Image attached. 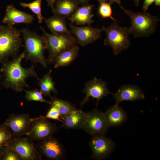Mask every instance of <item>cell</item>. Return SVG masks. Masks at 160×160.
I'll use <instances>...</instances> for the list:
<instances>
[{
	"label": "cell",
	"instance_id": "obj_28",
	"mask_svg": "<svg viewBox=\"0 0 160 160\" xmlns=\"http://www.w3.org/2000/svg\"><path fill=\"white\" fill-rule=\"evenodd\" d=\"M111 4L108 2L100 3L98 13L103 18H110L113 21H116V20L112 16V10Z\"/></svg>",
	"mask_w": 160,
	"mask_h": 160
},
{
	"label": "cell",
	"instance_id": "obj_12",
	"mask_svg": "<svg viewBox=\"0 0 160 160\" xmlns=\"http://www.w3.org/2000/svg\"><path fill=\"white\" fill-rule=\"evenodd\" d=\"M33 118L28 114H10L1 126H5L11 131L14 137L26 135Z\"/></svg>",
	"mask_w": 160,
	"mask_h": 160
},
{
	"label": "cell",
	"instance_id": "obj_38",
	"mask_svg": "<svg viewBox=\"0 0 160 160\" xmlns=\"http://www.w3.org/2000/svg\"><path fill=\"white\" fill-rule=\"evenodd\" d=\"M154 2L156 6H160V0H154Z\"/></svg>",
	"mask_w": 160,
	"mask_h": 160
},
{
	"label": "cell",
	"instance_id": "obj_40",
	"mask_svg": "<svg viewBox=\"0 0 160 160\" xmlns=\"http://www.w3.org/2000/svg\"></svg>",
	"mask_w": 160,
	"mask_h": 160
},
{
	"label": "cell",
	"instance_id": "obj_2",
	"mask_svg": "<svg viewBox=\"0 0 160 160\" xmlns=\"http://www.w3.org/2000/svg\"><path fill=\"white\" fill-rule=\"evenodd\" d=\"M20 30L24 40L25 61L30 60L35 64L40 63L46 68L48 63L44 52L47 48V45L45 38L27 28L23 27Z\"/></svg>",
	"mask_w": 160,
	"mask_h": 160
},
{
	"label": "cell",
	"instance_id": "obj_23",
	"mask_svg": "<svg viewBox=\"0 0 160 160\" xmlns=\"http://www.w3.org/2000/svg\"><path fill=\"white\" fill-rule=\"evenodd\" d=\"M52 72V70L50 69L41 79H40L39 77L37 78L39 80L38 85L40 91L43 95L45 96H48L51 99L52 98L50 95L51 92L55 93H57L55 83L51 76Z\"/></svg>",
	"mask_w": 160,
	"mask_h": 160
},
{
	"label": "cell",
	"instance_id": "obj_9",
	"mask_svg": "<svg viewBox=\"0 0 160 160\" xmlns=\"http://www.w3.org/2000/svg\"><path fill=\"white\" fill-rule=\"evenodd\" d=\"M59 128L43 116L33 119L26 135L32 140H42L55 133Z\"/></svg>",
	"mask_w": 160,
	"mask_h": 160
},
{
	"label": "cell",
	"instance_id": "obj_31",
	"mask_svg": "<svg viewBox=\"0 0 160 160\" xmlns=\"http://www.w3.org/2000/svg\"><path fill=\"white\" fill-rule=\"evenodd\" d=\"M154 1V0H144L142 7L143 11L146 12L149 7Z\"/></svg>",
	"mask_w": 160,
	"mask_h": 160
},
{
	"label": "cell",
	"instance_id": "obj_15",
	"mask_svg": "<svg viewBox=\"0 0 160 160\" xmlns=\"http://www.w3.org/2000/svg\"><path fill=\"white\" fill-rule=\"evenodd\" d=\"M113 95L116 101V104L117 105L123 101H133L144 99L145 97L142 90L135 85H122Z\"/></svg>",
	"mask_w": 160,
	"mask_h": 160
},
{
	"label": "cell",
	"instance_id": "obj_30",
	"mask_svg": "<svg viewBox=\"0 0 160 160\" xmlns=\"http://www.w3.org/2000/svg\"><path fill=\"white\" fill-rule=\"evenodd\" d=\"M45 119L57 120L61 122L62 121L60 118V114L57 109L54 106H51V107L47 112L46 116H43Z\"/></svg>",
	"mask_w": 160,
	"mask_h": 160
},
{
	"label": "cell",
	"instance_id": "obj_21",
	"mask_svg": "<svg viewBox=\"0 0 160 160\" xmlns=\"http://www.w3.org/2000/svg\"><path fill=\"white\" fill-rule=\"evenodd\" d=\"M79 50V47L75 45L61 52L55 59L54 63V68H56L69 65L78 56Z\"/></svg>",
	"mask_w": 160,
	"mask_h": 160
},
{
	"label": "cell",
	"instance_id": "obj_26",
	"mask_svg": "<svg viewBox=\"0 0 160 160\" xmlns=\"http://www.w3.org/2000/svg\"><path fill=\"white\" fill-rule=\"evenodd\" d=\"M13 138L12 132L8 127L0 125V149L7 147Z\"/></svg>",
	"mask_w": 160,
	"mask_h": 160
},
{
	"label": "cell",
	"instance_id": "obj_4",
	"mask_svg": "<svg viewBox=\"0 0 160 160\" xmlns=\"http://www.w3.org/2000/svg\"><path fill=\"white\" fill-rule=\"evenodd\" d=\"M21 34L14 26L0 25V63L17 55L22 46Z\"/></svg>",
	"mask_w": 160,
	"mask_h": 160
},
{
	"label": "cell",
	"instance_id": "obj_6",
	"mask_svg": "<svg viewBox=\"0 0 160 160\" xmlns=\"http://www.w3.org/2000/svg\"><path fill=\"white\" fill-rule=\"evenodd\" d=\"M40 27L43 33L42 36L47 43L49 52L47 59L48 64H54L55 58L59 54L77 44L76 37L71 33L50 34L44 28Z\"/></svg>",
	"mask_w": 160,
	"mask_h": 160
},
{
	"label": "cell",
	"instance_id": "obj_7",
	"mask_svg": "<svg viewBox=\"0 0 160 160\" xmlns=\"http://www.w3.org/2000/svg\"><path fill=\"white\" fill-rule=\"evenodd\" d=\"M7 147L16 152L21 160L42 159L36 145L29 138L14 137Z\"/></svg>",
	"mask_w": 160,
	"mask_h": 160
},
{
	"label": "cell",
	"instance_id": "obj_27",
	"mask_svg": "<svg viewBox=\"0 0 160 160\" xmlns=\"http://www.w3.org/2000/svg\"><path fill=\"white\" fill-rule=\"evenodd\" d=\"M24 91L25 92V99L28 101H38L50 105L51 104V101H48L44 99L42 92L37 89L31 90H25V89Z\"/></svg>",
	"mask_w": 160,
	"mask_h": 160
},
{
	"label": "cell",
	"instance_id": "obj_11",
	"mask_svg": "<svg viewBox=\"0 0 160 160\" xmlns=\"http://www.w3.org/2000/svg\"><path fill=\"white\" fill-rule=\"evenodd\" d=\"M88 113V118L82 129L92 136L105 135L109 127L103 113L95 109Z\"/></svg>",
	"mask_w": 160,
	"mask_h": 160
},
{
	"label": "cell",
	"instance_id": "obj_37",
	"mask_svg": "<svg viewBox=\"0 0 160 160\" xmlns=\"http://www.w3.org/2000/svg\"><path fill=\"white\" fill-rule=\"evenodd\" d=\"M135 5L137 6H138L140 3L141 0H133Z\"/></svg>",
	"mask_w": 160,
	"mask_h": 160
},
{
	"label": "cell",
	"instance_id": "obj_24",
	"mask_svg": "<svg viewBox=\"0 0 160 160\" xmlns=\"http://www.w3.org/2000/svg\"><path fill=\"white\" fill-rule=\"evenodd\" d=\"M51 99V106H54L57 109L61 119L72 111L76 109L75 106L68 101L52 97Z\"/></svg>",
	"mask_w": 160,
	"mask_h": 160
},
{
	"label": "cell",
	"instance_id": "obj_8",
	"mask_svg": "<svg viewBox=\"0 0 160 160\" xmlns=\"http://www.w3.org/2000/svg\"><path fill=\"white\" fill-rule=\"evenodd\" d=\"M41 156L51 160H63L66 157V151L61 143L52 135L38 141L36 145Z\"/></svg>",
	"mask_w": 160,
	"mask_h": 160
},
{
	"label": "cell",
	"instance_id": "obj_20",
	"mask_svg": "<svg viewBox=\"0 0 160 160\" xmlns=\"http://www.w3.org/2000/svg\"><path fill=\"white\" fill-rule=\"evenodd\" d=\"M52 10L54 15L65 18L70 17L79 7L76 0H57Z\"/></svg>",
	"mask_w": 160,
	"mask_h": 160
},
{
	"label": "cell",
	"instance_id": "obj_14",
	"mask_svg": "<svg viewBox=\"0 0 160 160\" xmlns=\"http://www.w3.org/2000/svg\"><path fill=\"white\" fill-rule=\"evenodd\" d=\"M83 91L86 96L80 103L81 107L89 101L90 97L97 100V105L100 100L107 97L108 94H113L109 91L106 82L96 78L86 83Z\"/></svg>",
	"mask_w": 160,
	"mask_h": 160
},
{
	"label": "cell",
	"instance_id": "obj_13",
	"mask_svg": "<svg viewBox=\"0 0 160 160\" xmlns=\"http://www.w3.org/2000/svg\"><path fill=\"white\" fill-rule=\"evenodd\" d=\"M71 33L76 37L77 44L81 47H84L92 44L100 38L102 28H93L90 25L77 26L72 23H69Z\"/></svg>",
	"mask_w": 160,
	"mask_h": 160
},
{
	"label": "cell",
	"instance_id": "obj_16",
	"mask_svg": "<svg viewBox=\"0 0 160 160\" xmlns=\"http://www.w3.org/2000/svg\"><path fill=\"white\" fill-rule=\"evenodd\" d=\"M34 20L33 15L20 10L11 4L6 7L2 22L7 25L13 26L19 23L32 24Z\"/></svg>",
	"mask_w": 160,
	"mask_h": 160
},
{
	"label": "cell",
	"instance_id": "obj_34",
	"mask_svg": "<svg viewBox=\"0 0 160 160\" xmlns=\"http://www.w3.org/2000/svg\"><path fill=\"white\" fill-rule=\"evenodd\" d=\"M89 0H76L78 4H81L85 5L87 4Z\"/></svg>",
	"mask_w": 160,
	"mask_h": 160
},
{
	"label": "cell",
	"instance_id": "obj_39",
	"mask_svg": "<svg viewBox=\"0 0 160 160\" xmlns=\"http://www.w3.org/2000/svg\"><path fill=\"white\" fill-rule=\"evenodd\" d=\"M97 1L100 3L103 2H107L108 0H97Z\"/></svg>",
	"mask_w": 160,
	"mask_h": 160
},
{
	"label": "cell",
	"instance_id": "obj_36",
	"mask_svg": "<svg viewBox=\"0 0 160 160\" xmlns=\"http://www.w3.org/2000/svg\"><path fill=\"white\" fill-rule=\"evenodd\" d=\"M3 76L2 74H1V73L0 72V91L1 89V85H2V80L3 79Z\"/></svg>",
	"mask_w": 160,
	"mask_h": 160
},
{
	"label": "cell",
	"instance_id": "obj_3",
	"mask_svg": "<svg viewBox=\"0 0 160 160\" xmlns=\"http://www.w3.org/2000/svg\"><path fill=\"white\" fill-rule=\"evenodd\" d=\"M130 18L131 24L128 28L130 34L135 38L148 37L155 32L160 19L146 12H135L132 10H123Z\"/></svg>",
	"mask_w": 160,
	"mask_h": 160
},
{
	"label": "cell",
	"instance_id": "obj_17",
	"mask_svg": "<svg viewBox=\"0 0 160 160\" xmlns=\"http://www.w3.org/2000/svg\"><path fill=\"white\" fill-rule=\"evenodd\" d=\"M88 115V113L76 108L62 119V126L68 129H82Z\"/></svg>",
	"mask_w": 160,
	"mask_h": 160
},
{
	"label": "cell",
	"instance_id": "obj_18",
	"mask_svg": "<svg viewBox=\"0 0 160 160\" xmlns=\"http://www.w3.org/2000/svg\"><path fill=\"white\" fill-rule=\"evenodd\" d=\"M94 5H84L79 7L73 14L68 18L71 23H75L78 25H90L94 21L92 19L94 15L92 11Z\"/></svg>",
	"mask_w": 160,
	"mask_h": 160
},
{
	"label": "cell",
	"instance_id": "obj_25",
	"mask_svg": "<svg viewBox=\"0 0 160 160\" xmlns=\"http://www.w3.org/2000/svg\"><path fill=\"white\" fill-rule=\"evenodd\" d=\"M41 0H35L32 2L29 3L21 2L20 4L23 7L27 8L30 9L37 16L38 23H42L44 18L42 16L41 12Z\"/></svg>",
	"mask_w": 160,
	"mask_h": 160
},
{
	"label": "cell",
	"instance_id": "obj_1",
	"mask_svg": "<svg viewBox=\"0 0 160 160\" xmlns=\"http://www.w3.org/2000/svg\"><path fill=\"white\" fill-rule=\"evenodd\" d=\"M25 56L23 52L11 60H7L1 63L0 72L3 74L2 85L4 88L21 92L24 91L25 88H29L26 82L28 79L38 77L33 65L27 68L22 66V62Z\"/></svg>",
	"mask_w": 160,
	"mask_h": 160
},
{
	"label": "cell",
	"instance_id": "obj_32",
	"mask_svg": "<svg viewBox=\"0 0 160 160\" xmlns=\"http://www.w3.org/2000/svg\"><path fill=\"white\" fill-rule=\"evenodd\" d=\"M108 1H109V3L110 4H112L114 3H116L123 10L124 9L121 5V0H108Z\"/></svg>",
	"mask_w": 160,
	"mask_h": 160
},
{
	"label": "cell",
	"instance_id": "obj_5",
	"mask_svg": "<svg viewBox=\"0 0 160 160\" xmlns=\"http://www.w3.org/2000/svg\"><path fill=\"white\" fill-rule=\"evenodd\" d=\"M102 28L106 35L104 45L110 47L115 55H118L130 47V34L128 27L119 25L116 21H113L108 27L103 26Z\"/></svg>",
	"mask_w": 160,
	"mask_h": 160
},
{
	"label": "cell",
	"instance_id": "obj_33",
	"mask_svg": "<svg viewBox=\"0 0 160 160\" xmlns=\"http://www.w3.org/2000/svg\"><path fill=\"white\" fill-rule=\"evenodd\" d=\"M46 1L47 2L48 6L52 8V10L53 9L56 0H46Z\"/></svg>",
	"mask_w": 160,
	"mask_h": 160
},
{
	"label": "cell",
	"instance_id": "obj_35",
	"mask_svg": "<svg viewBox=\"0 0 160 160\" xmlns=\"http://www.w3.org/2000/svg\"><path fill=\"white\" fill-rule=\"evenodd\" d=\"M6 148L0 149V160H1V158L4 154Z\"/></svg>",
	"mask_w": 160,
	"mask_h": 160
},
{
	"label": "cell",
	"instance_id": "obj_29",
	"mask_svg": "<svg viewBox=\"0 0 160 160\" xmlns=\"http://www.w3.org/2000/svg\"><path fill=\"white\" fill-rule=\"evenodd\" d=\"M1 160H21V159L16 152L7 147Z\"/></svg>",
	"mask_w": 160,
	"mask_h": 160
},
{
	"label": "cell",
	"instance_id": "obj_22",
	"mask_svg": "<svg viewBox=\"0 0 160 160\" xmlns=\"http://www.w3.org/2000/svg\"><path fill=\"white\" fill-rule=\"evenodd\" d=\"M65 18L58 15H54L44 20L48 28L52 33L58 34L71 33L67 28Z\"/></svg>",
	"mask_w": 160,
	"mask_h": 160
},
{
	"label": "cell",
	"instance_id": "obj_10",
	"mask_svg": "<svg viewBox=\"0 0 160 160\" xmlns=\"http://www.w3.org/2000/svg\"><path fill=\"white\" fill-rule=\"evenodd\" d=\"M89 145L92 152L91 158L98 160L108 157L113 152L116 146L112 139L104 135L92 136Z\"/></svg>",
	"mask_w": 160,
	"mask_h": 160
},
{
	"label": "cell",
	"instance_id": "obj_19",
	"mask_svg": "<svg viewBox=\"0 0 160 160\" xmlns=\"http://www.w3.org/2000/svg\"><path fill=\"white\" fill-rule=\"evenodd\" d=\"M103 113L109 127L119 126L127 119L126 111L116 104L109 107Z\"/></svg>",
	"mask_w": 160,
	"mask_h": 160
}]
</instances>
